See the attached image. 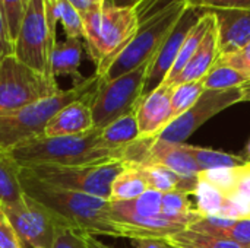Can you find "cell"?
Segmentation results:
<instances>
[{"label":"cell","mask_w":250,"mask_h":248,"mask_svg":"<svg viewBox=\"0 0 250 248\" xmlns=\"http://www.w3.org/2000/svg\"><path fill=\"white\" fill-rule=\"evenodd\" d=\"M139 0H107L105 4L116 6V7H133Z\"/></svg>","instance_id":"obj_45"},{"label":"cell","mask_w":250,"mask_h":248,"mask_svg":"<svg viewBox=\"0 0 250 248\" xmlns=\"http://www.w3.org/2000/svg\"><path fill=\"white\" fill-rule=\"evenodd\" d=\"M250 80V76L224 64H214L212 69L207 73V76L202 79L205 89H231V88H240Z\"/></svg>","instance_id":"obj_27"},{"label":"cell","mask_w":250,"mask_h":248,"mask_svg":"<svg viewBox=\"0 0 250 248\" xmlns=\"http://www.w3.org/2000/svg\"><path fill=\"white\" fill-rule=\"evenodd\" d=\"M205 91L204 82L196 80V82H188V83H180L173 86L171 89V113H173V120L186 113L201 96V94Z\"/></svg>","instance_id":"obj_29"},{"label":"cell","mask_w":250,"mask_h":248,"mask_svg":"<svg viewBox=\"0 0 250 248\" xmlns=\"http://www.w3.org/2000/svg\"><path fill=\"white\" fill-rule=\"evenodd\" d=\"M127 210L144 216V218H157L163 212V193L155 190H146L144 194L130 202H119Z\"/></svg>","instance_id":"obj_30"},{"label":"cell","mask_w":250,"mask_h":248,"mask_svg":"<svg viewBox=\"0 0 250 248\" xmlns=\"http://www.w3.org/2000/svg\"><path fill=\"white\" fill-rule=\"evenodd\" d=\"M101 1H103V3H104V4H105V3H107V0H101Z\"/></svg>","instance_id":"obj_49"},{"label":"cell","mask_w":250,"mask_h":248,"mask_svg":"<svg viewBox=\"0 0 250 248\" xmlns=\"http://www.w3.org/2000/svg\"><path fill=\"white\" fill-rule=\"evenodd\" d=\"M188 151L193 158V161L196 162L199 172L208 170H218V168H239L248 164L240 155H233L211 148L188 145Z\"/></svg>","instance_id":"obj_24"},{"label":"cell","mask_w":250,"mask_h":248,"mask_svg":"<svg viewBox=\"0 0 250 248\" xmlns=\"http://www.w3.org/2000/svg\"><path fill=\"white\" fill-rule=\"evenodd\" d=\"M101 76L92 75L70 89H60L57 94L35 101L18 111L0 115V149L12 148L28 140L41 137L47 123L69 102L95 91L101 83Z\"/></svg>","instance_id":"obj_4"},{"label":"cell","mask_w":250,"mask_h":248,"mask_svg":"<svg viewBox=\"0 0 250 248\" xmlns=\"http://www.w3.org/2000/svg\"><path fill=\"white\" fill-rule=\"evenodd\" d=\"M166 241L177 248H242V246L230 240L195 232L189 228L168 237Z\"/></svg>","instance_id":"obj_25"},{"label":"cell","mask_w":250,"mask_h":248,"mask_svg":"<svg viewBox=\"0 0 250 248\" xmlns=\"http://www.w3.org/2000/svg\"><path fill=\"white\" fill-rule=\"evenodd\" d=\"M142 165H161L173 171L182 178V183L176 191H182L189 196L193 194V190L198 183L199 170L196 162L190 156L186 143L177 145L154 139L149 146L146 159Z\"/></svg>","instance_id":"obj_14"},{"label":"cell","mask_w":250,"mask_h":248,"mask_svg":"<svg viewBox=\"0 0 250 248\" xmlns=\"http://www.w3.org/2000/svg\"><path fill=\"white\" fill-rule=\"evenodd\" d=\"M138 139L141 137H139V129H138L135 111L100 129V146L120 153L123 161H125L127 148L133 145Z\"/></svg>","instance_id":"obj_19"},{"label":"cell","mask_w":250,"mask_h":248,"mask_svg":"<svg viewBox=\"0 0 250 248\" xmlns=\"http://www.w3.org/2000/svg\"><path fill=\"white\" fill-rule=\"evenodd\" d=\"M23 199L21 167L7 151L0 149V205L12 206Z\"/></svg>","instance_id":"obj_22"},{"label":"cell","mask_w":250,"mask_h":248,"mask_svg":"<svg viewBox=\"0 0 250 248\" xmlns=\"http://www.w3.org/2000/svg\"><path fill=\"white\" fill-rule=\"evenodd\" d=\"M240 91H242L243 102H250V80H248L245 85L240 86Z\"/></svg>","instance_id":"obj_46"},{"label":"cell","mask_w":250,"mask_h":248,"mask_svg":"<svg viewBox=\"0 0 250 248\" xmlns=\"http://www.w3.org/2000/svg\"><path fill=\"white\" fill-rule=\"evenodd\" d=\"M234 193L250 199V164H246L239 168V178Z\"/></svg>","instance_id":"obj_41"},{"label":"cell","mask_w":250,"mask_h":248,"mask_svg":"<svg viewBox=\"0 0 250 248\" xmlns=\"http://www.w3.org/2000/svg\"><path fill=\"white\" fill-rule=\"evenodd\" d=\"M81 16L83 47L97 66L95 75L101 76L108 63L136 34L139 23L135 9L104 4Z\"/></svg>","instance_id":"obj_3"},{"label":"cell","mask_w":250,"mask_h":248,"mask_svg":"<svg viewBox=\"0 0 250 248\" xmlns=\"http://www.w3.org/2000/svg\"><path fill=\"white\" fill-rule=\"evenodd\" d=\"M189 6L211 12L217 9H250V0H185Z\"/></svg>","instance_id":"obj_36"},{"label":"cell","mask_w":250,"mask_h":248,"mask_svg":"<svg viewBox=\"0 0 250 248\" xmlns=\"http://www.w3.org/2000/svg\"><path fill=\"white\" fill-rule=\"evenodd\" d=\"M59 91L56 79L32 70L13 54L0 61V115L18 111Z\"/></svg>","instance_id":"obj_8"},{"label":"cell","mask_w":250,"mask_h":248,"mask_svg":"<svg viewBox=\"0 0 250 248\" xmlns=\"http://www.w3.org/2000/svg\"><path fill=\"white\" fill-rule=\"evenodd\" d=\"M21 168L40 165L76 167L123 161L122 155L100 146V129L85 134L62 137H37L7 151Z\"/></svg>","instance_id":"obj_2"},{"label":"cell","mask_w":250,"mask_h":248,"mask_svg":"<svg viewBox=\"0 0 250 248\" xmlns=\"http://www.w3.org/2000/svg\"><path fill=\"white\" fill-rule=\"evenodd\" d=\"M218 218H226V219L250 218V199L240 196L237 193L227 196V200H226Z\"/></svg>","instance_id":"obj_34"},{"label":"cell","mask_w":250,"mask_h":248,"mask_svg":"<svg viewBox=\"0 0 250 248\" xmlns=\"http://www.w3.org/2000/svg\"><path fill=\"white\" fill-rule=\"evenodd\" d=\"M83 240H85V244H86L88 248H116L100 241L97 237H91V235H86V234H83Z\"/></svg>","instance_id":"obj_44"},{"label":"cell","mask_w":250,"mask_h":248,"mask_svg":"<svg viewBox=\"0 0 250 248\" xmlns=\"http://www.w3.org/2000/svg\"><path fill=\"white\" fill-rule=\"evenodd\" d=\"M217 58H218V39H217L215 19H214L205 37L202 38L198 50L195 51L193 57L189 60V63L179 75V77L174 80L171 88L180 83L202 80L207 76V73L212 69Z\"/></svg>","instance_id":"obj_18"},{"label":"cell","mask_w":250,"mask_h":248,"mask_svg":"<svg viewBox=\"0 0 250 248\" xmlns=\"http://www.w3.org/2000/svg\"><path fill=\"white\" fill-rule=\"evenodd\" d=\"M1 208L16 235L28 247L53 248L63 232L73 229L64 218L25 193L19 203Z\"/></svg>","instance_id":"obj_9"},{"label":"cell","mask_w":250,"mask_h":248,"mask_svg":"<svg viewBox=\"0 0 250 248\" xmlns=\"http://www.w3.org/2000/svg\"><path fill=\"white\" fill-rule=\"evenodd\" d=\"M110 218L114 222L120 238L129 240H167L168 237L186 229V227L170 221L167 218L157 216V218H144L139 216L120 203L110 202Z\"/></svg>","instance_id":"obj_13"},{"label":"cell","mask_w":250,"mask_h":248,"mask_svg":"<svg viewBox=\"0 0 250 248\" xmlns=\"http://www.w3.org/2000/svg\"><path fill=\"white\" fill-rule=\"evenodd\" d=\"M82 38H66L64 41H57L51 54V72L54 77L70 76L73 85L85 80L79 72L83 51Z\"/></svg>","instance_id":"obj_20"},{"label":"cell","mask_w":250,"mask_h":248,"mask_svg":"<svg viewBox=\"0 0 250 248\" xmlns=\"http://www.w3.org/2000/svg\"><path fill=\"white\" fill-rule=\"evenodd\" d=\"M12 54H13V41L10 38L6 18H4L3 9L0 6V61Z\"/></svg>","instance_id":"obj_40"},{"label":"cell","mask_w":250,"mask_h":248,"mask_svg":"<svg viewBox=\"0 0 250 248\" xmlns=\"http://www.w3.org/2000/svg\"><path fill=\"white\" fill-rule=\"evenodd\" d=\"M226 238L242 247L250 246V218L233 219L231 225L229 227Z\"/></svg>","instance_id":"obj_37"},{"label":"cell","mask_w":250,"mask_h":248,"mask_svg":"<svg viewBox=\"0 0 250 248\" xmlns=\"http://www.w3.org/2000/svg\"><path fill=\"white\" fill-rule=\"evenodd\" d=\"M29 0H0V6L3 9L4 18H6V23L9 28V34L12 41H15L22 18L25 15V10L28 7Z\"/></svg>","instance_id":"obj_33"},{"label":"cell","mask_w":250,"mask_h":248,"mask_svg":"<svg viewBox=\"0 0 250 248\" xmlns=\"http://www.w3.org/2000/svg\"><path fill=\"white\" fill-rule=\"evenodd\" d=\"M138 168L148 186V190H155L164 194L176 191L182 183V178L177 174L161 165H139Z\"/></svg>","instance_id":"obj_28"},{"label":"cell","mask_w":250,"mask_h":248,"mask_svg":"<svg viewBox=\"0 0 250 248\" xmlns=\"http://www.w3.org/2000/svg\"><path fill=\"white\" fill-rule=\"evenodd\" d=\"M0 248H25L0 206Z\"/></svg>","instance_id":"obj_38"},{"label":"cell","mask_w":250,"mask_h":248,"mask_svg":"<svg viewBox=\"0 0 250 248\" xmlns=\"http://www.w3.org/2000/svg\"><path fill=\"white\" fill-rule=\"evenodd\" d=\"M81 15L82 13H86V12H91V10H95V9H100L104 6V3L101 0H67Z\"/></svg>","instance_id":"obj_42"},{"label":"cell","mask_w":250,"mask_h":248,"mask_svg":"<svg viewBox=\"0 0 250 248\" xmlns=\"http://www.w3.org/2000/svg\"><path fill=\"white\" fill-rule=\"evenodd\" d=\"M212 20H214L212 12H205V13L198 19V22L192 26L190 32L188 34V37H186V39H185V42H183V45H182L179 54H177V58H176V61H174L171 70L168 72L167 77H166L164 82H163L164 85L171 86V85L174 83V80L179 77V75L183 72V69H185L186 64L189 63V60L193 57L195 51L198 50V47H199V44H201V41H202V38L205 37L207 31L209 29Z\"/></svg>","instance_id":"obj_21"},{"label":"cell","mask_w":250,"mask_h":248,"mask_svg":"<svg viewBox=\"0 0 250 248\" xmlns=\"http://www.w3.org/2000/svg\"><path fill=\"white\" fill-rule=\"evenodd\" d=\"M171 86L161 83L138 104L136 121L141 139H155L164 127L173 120L171 113Z\"/></svg>","instance_id":"obj_15"},{"label":"cell","mask_w":250,"mask_h":248,"mask_svg":"<svg viewBox=\"0 0 250 248\" xmlns=\"http://www.w3.org/2000/svg\"><path fill=\"white\" fill-rule=\"evenodd\" d=\"M215 63L233 67V69L250 76V42L248 45H245L243 48L234 51V53L220 56Z\"/></svg>","instance_id":"obj_35"},{"label":"cell","mask_w":250,"mask_h":248,"mask_svg":"<svg viewBox=\"0 0 250 248\" xmlns=\"http://www.w3.org/2000/svg\"><path fill=\"white\" fill-rule=\"evenodd\" d=\"M204 13H205V10L192 7L189 4L186 6L182 16L179 18L176 25L171 28V31L168 32V35L160 45L158 51L149 61L142 96L148 95L151 91H154L157 86H160L164 82V79L167 77L168 72L171 70L174 61L177 58V54H179L188 34L190 32L192 26L198 22V19Z\"/></svg>","instance_id":"obj_12"},{"label":"cell","mask_w":250,"mask_h":248,"mask_svg":"<svg viewBox=\"0 0 250 248\" xmlns=\"http://www.w3.org/2000/svg\"><path fill=\"white\" fill-rule=\"evenodd\" d=\"M127 167L125 161H111L98 165L76 167H50L40 165L21 168V171L51 187L79 191L110 200L111 184L114 178Z\"/></svg>","instance_id":"obj_6"},{"label":"cell","mask_w":250,"mask_h":248,"mask_svg":"<svg viewBox=\"0 0 250 248\" xmlns=\"http://www.w3.org/2000/svg\"><path fill=\"white\" fill-rule=\"evenodd\" d=\"M148 190V186L138 167L127 164V167L114 178L111 184L110 202H130L144 194Z\"/></svg>","instance_id":"obj_23"},{"label":"cell","mask_w":250,"mask_h":248,"mask_svg":"<svg viewBox=\"0 0 250 248\" xmlns=\"http://www.w3.org/2000/svg\"><path fill=\"white\" fill-rule=\"evenodd\" d=\"M21 184L25 194L50 208L70 227L91 237L120 238L110 218V200L44 184L21 171Z\"/></svg>","instance_id":"obj_1"},{"label":"cell","mask_w":250,"mask_h":248,"mask_svg":"<svg viewBox=\"0 0 250 248\" xmlns=\"http://www.w3.org/2000/svg\"><path fill=\"white\" fill-rule=\"evenodd\" d=\"M56 16L60 20L66 38H82V16L67 0H54Z\"/></svg>","instance_id":"obj_31"},{"label":"cell","mask_w":250,"mask_h":248,"mask_svg":"<svg viewBox=\"0 0 250 248\" xmlns=\"http://www.w3.org/2000/svg\"><path fill=\"white\" fill-rule=\"evenodd\" d=\"M188 3L182 1L161 15L144 22L139 25L133 38L123 47V50L108 63L104 73L101 75L103 80H111L122 75H126L139 66L151 61V58L158 51L160 45L176 25Z\"/></svg>","instance_id":"obj_5"},{"label":"cell","mask_w":250,"mask_h":248,"mask_svg":"<svg viewBox=\"0 0 250 248\" xmlns=\"http://www.w3.org/2000/svg\"><path fill=\"white\" fill-rule=\"evenodd\" d=\"M239 102H243L240 88L221 91L205 89L201 94L199 99L186 113L171 120L155 139L168 143L183 145L202 124Z\"/></svg>","instance_id":"obj_11"},{"label":"cell","mask_w":250,"mask_h":248,"mask_svg":"<svg viewBox=\"0 0 250 248\" xmlns=\"http://www.w3.org/2000/svg\"><path fill=\"white\" fill-rule=\"evenodd\" d=\"M243 159L250 164V139L249 142H248V145H246V148H245V155H243Z\"/></svg>","instance_id":"obj_47"},{"label":"cell","mask_w":250,"mask_h":248,"mask_svg":"<svg viewBox=\"0 0 250 248\" xmlns=\"http://www.w3.org/2000/svg\"><path fill=\"white\" fill-rule=\"evenodd\" d=\"M56 42V26L48 20L45 1L29 0L13 41V56L32 70L56 79L51 72V54Z\"/></svg>","instance_id":"obj_7"},{"label":"cell","mask_w":250,"mask_h":248,"mask_svg":"<svg viewBox=\"0 0 250 248\" xmlns=\"http://www.w3.org/2000/svg\"><path fill=\"white\" fill-rule=\"evenodd\" d=\"M192 196L195 197V208L202 216H218L227 200V194L199 178Z\"/></svg>","instance_id":"obj_26"},{"label":"cell","mask_w":250,"mask_h":248,"mask_svg":"<svg viewBox=\"0 0 250 248\" xmlns=\"http://www.w3.org/2000/svg\"><path fill=\"white\" fill-rule=\"evenodd\" d=\"M135 248H166V241L164 240H136L135 241Z\"/></svg>","instance_id":"obj_43"},{"label":"cell","mask_w":250,"mask_h":248,"mask_svg":"<svg viewBox=\"0 0 250 248\" xmlns=\"http://www.w3.org/2000/svg\"><path fill=\"white\" fill-rule=\"evenodd\" d=\"M215 19L218 57L234 53L250 42V9L211 10Z\"/></svg>","instance_id":"obj_17"},{"label":"cell","mask_w":250,"mask_h":248,"mask_svg":"<svg viewBox=\"0 0 250 248\" xmlns=\"http://www.w3.org/2000/svg\"><path fill=\"white\" fill-rule=\"evenodd\" d=\"M239 168H218V170L201 171L198 174V178L209 183L211 186L217 187L224 194L230 196L236 191L237 178H239Z\"/></svg>","instance_id":"obj_32"},{"label":"cell","mask_w":250,"mask_h":248,"mask_svg":"<svg viewBox=\"0 0 250 248\" xmlns=\"http://www.w3.org/2000/svg\"><path fill=\"white\" fill-rule=\"evenodd\" d=\"M242 248H250V246H248V247H242Z\"/></svg>","instance_id":"obj_50"},{"label":"cell","mask_w":250,"mask_h":248,"mask_svg":"<svg viewBox=\"0 0 250 248\" xmlns=\"http://www.w3.org/2000/svg\"><path fill=\"white\" fill-rule=\"evenodd\" d=\"M53 248H88L83 240V234L76 229H67L56 241Z\"/></svg>","instance_id":"obj_39"},{"label":"cell","mask_w":250,"mask_h":248,"mask_svg":"<svg viewBox=\"0 0 250 248\" xmlns=\"http://www.w3.org/2000/svg\"><path fill=\"white\" fill-rule=\"evenodd\" d=\"M149 61L111 80H101L92 101L95 129H103L114 120L136 110L144 95Z\"/></svg>","instance_id":"obj_10"},{"label":"cell","mask_w":250,"mask_h":248,"mask_svg":"<svg viewBox=\"0 0 250 248\" xmlns=\"http://www.w3.org/2000/svg\"><path fill=\"white\" fill-rule=\"evenodd\" d=\"M166 241V240H164ZM166 248H177V247H174V246H171V244H168L167 241H166Z\"/></svg>","instance_id":"obj_48"},{"label":"cell","mask_w":250,"mask_h":248,"mask_svg":"<svg viewBox=\"0 0 250 248\" xmlns=\"http://www.w3.org/2000/svg\"><path fill=\"white\" fill-rule=\"evenodd\" d=\"M95 91L69 102L60 111H57L47 123L42 137L78 136L95 129L92 118V101Z\"/></svg>","instance_id":"obj_16"}]
</instances>
